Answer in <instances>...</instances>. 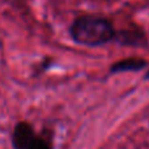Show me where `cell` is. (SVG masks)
I'll return each instance as SVG.
<instances>
[{"instance_id": "5", "label": "cell", "mask_w": 149, "mask_h": 149, "mask_svg": "<svg viewBox=\"0 0 149 149\" xmlns=\"http://www.w3.org/2000/svg\"><path fill=\"white\" fill-rule=\"evenodd\" d=\"M28 149H52V147H51V143H50L49 140L37 136Z\"/></svg>"}, {"instance_id": "3", "label": "cell", "mask_w": 149, "mask_h": 149, "mask_svg": "<svg viewBox=\"0 0 149 149\" xmlns=\"http://www.w3.org/2000/svg\"><path fill=\"white\" fill-rule=\"evenodd\" d=\"M145 65V62L141 59H126L118 62L113 65L111 72H126V71H137Z\"/></svg>"}, {"instance_id": "4", "label": "cell", "mask_w": 149, "mask_h": 149, "mask_svg": "<svg viewBox=\"0 0 149 149\" xmlns=\"http://www.w3.org/2000/svg\"><path fill=\"white\" fill-rule=\"evenodd\" d=\"M114 37H116V39L123 45H140L144 41V34L139 30L120 31L119 34H115Z\"/></svg>"}, {"instance_id": "2", "label": "cell", "mask_w": 149, "mask_h": 149, "mask_svg": "<svg viewBox=\"0 0 149 149\" xmlns=\"http://www.w3.org/2000/svg\"><path fill=\"white\" fill-rule=\"evenodd\" d=\"M36 137L37 135L34 134L31 126L28 123H20L16 126L13 132V147L15 149H28Z\"/></svg>"}, {"instance_id": "1", "label": "cell", "mask_w": 149, "mask_h": 149, "mask_svg": "<svg viewBox=\"0 0 149 149\" xmlns=\"http://www.w3.org/2000/svg\"><path fill=\"white\" fill-rule=\"evenodd\" d=\"M72 38L85 46H100L111 41L115 36L113 25L107 20L95 16H82L71 28Z\"/></svg>"}, {"instance_id": "6", "label": "cell", "mask_w": 149, "mask_h": 149, "mask_svg": "<svg viewBox=\"0 0 149 149\" xmlns=\"http://www.w3.org/2000/svg\"><path fill=\"white\" fill-rule=\"evenodd\" d=\"M147 79H149V72L147 73Z\"/></svg>"}]
</instances>
